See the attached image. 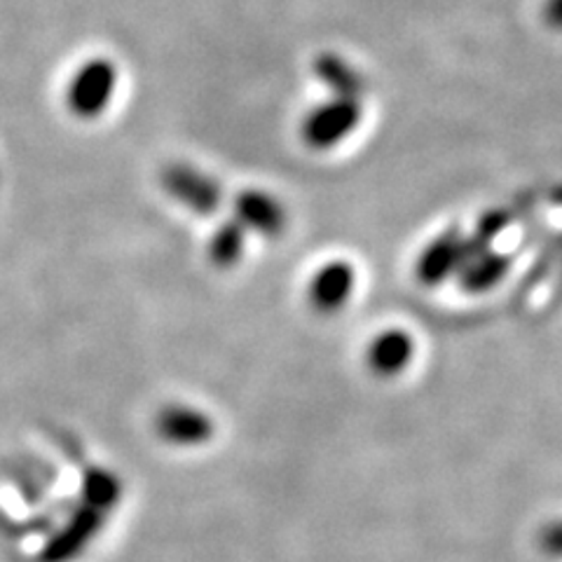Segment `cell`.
<instances>
[{"label": "cell", "mask_w": 562, "mask_h": 562, "mask_svg": "<svg viewBox=\"0 0 562 562\" xmlns=\"http://www.w3.org/2000/svg\"><path fill=\"white\" fill-rule=\"evenodd\" d=\"M467 260V235L460 227H448L427 241L415 260V279L422 286L438 289L454 279Z\"/></svg>", "instance_id": "4"}, {"label": "cell", "mask_w": 562, "mask_h": 562, "mask_svg": "<svg viewBox=\"0 0 562 562\" xmlns=\"http://www.w3.org/2000/svg\"><path fill=\"white\" fill-rule=\"evenodd\" d=\"M246 251V227L233 218L223 223L211 237L209 244V260L214 262L218 270H233L239 266V260Z\"/></svg>", "instance_id": "11"}, {"label": "cell", "mask_w": 562, "mask_h": 562, "mask_svg": "<svg viewBox=\"0 0 562 562\" xmlns=\"http://www.w3.org/2000/svg\"><path fill=\"white\" fill-rule=\"evenodd\" d=\"M415 351L417 345L411 330L401 326H386L368 340L363 361L373 375L392 380L408 371L411 363L415 361Z\"/></svg>", "instance_id": "6"}, {"label": "cell", "mask_w": 562, "mask_h": 562, "mask_svg": "<svg viewBox=\"0 0 562 562\" xmlns=\"http://www.w3.org/2000/svg\"><path fill=\"white\" fill-rule=\"evenodd\" d=\"M363 120V105L359 99L333 97L305 115L301 136L312 150H330L355 134Z\"/></svg>", "instance_id": "1"}, {"label": "cell", "mask_w": 562, "mask_h": 562, "mask_svg": "<svg viewBox=\"0 0 562 562\" xmlns=\"http://www.w3.org/2000/svg\"><path fill=\"white\" fill-rule=\"evenodd\" d=\"M508 223H512V216L504 209H490L473 225V233L467 235V254L473 251H483L495 246V239L506 231Z\"/></svg>", "instance_id": "12"}, {"label": "cell", "mask_w": 562, "mask_h": 562, "mask_svg": "<svg viewBox=\"0 0 562 562\" xmlns=\"http://www.w3.org/2000/svg\"><path fill=\"white\" fill-rule=\"evenodd\" d=\"M512 266H514L512 256L497 251L495 246H490V249L467 254L464 266L460 268L454 279L464 293L483 295V293L495 291L502 284Z\"/></svg>", "instance_id": "9"}, {"label": "cell", "mask_w": 562, "mask_h": 562, "mask_svg": "<svg viewBox=\"0 0 562 562\" xmlns=\"http://www.w3.org/2000/svg\"><path fill=\"white\" fill-rule=\"evenodd\" d=\"M117 87V68L109 59H90L82 64L66 87V105L70 115L97 120L109 109Z\"/></svg>", "instance_id": "2"}, {"label": "cell", "mask_w": 562, "mask_h": 562, "mask_svg": "<svg viewBox=\"0 0 562 562\" xmlns=\"http://www.w3.org/2000/svg\"><path fill=\"white\" fill-rule=\"evenodd\" d=\"M155 431L173 446H202L214 438V419L186 403H169L155 417Z\"/></svg>", "instance_id": "7"}, {"label": "cell", "mask_w": 562, "mask_h": 562, "mask_svg": "<svg viewBox=\"0 0 562 562\" xmlns=\"http://www.w3.org/2000/svg\"><path fill=\"white\" fill-rule=\"evenodd\" d=\"M162 188L169 198L200 216L216 214L223 200L221 186L216 183L214 176L186 162H173L165 167Z\"/></svg>", "instance_id": "3"}, {"label": "cell", "mask_w": 562, "mask_h": 562, "mask_svg": "<svg viewBox=\"0 0 562 562\" xmlns=\"http://www.w3.org/2000/svg\"><path fill=\"white\" fill-rule=\"evenodd\" d=\"M314 74L319 78L333 97H349V99H359L363 92V80L351 68L347 61L333 55H322L314 61Z\"/></svg>", "instance_id": "10"}, {"label": "cell", "mask_w": 562, "mask_h": 562, "mask_svg": "<svg viewBox=\"0 0 562 562\" xmlns=\"http://www.w3.org/2000/svg\"><path fill=\"white\" fill-rule=\"evenodd\" d=\"M235 218L246 227V233L262 237H279L286 231V209L272 192L249 188L235 200Z\"/></svg>", "instance_id": "8"}, {"label": "cell", "mask_w": 562, "mask_h": 562, "mask_svg": "<svg viewBox=\"0 0 562 562\" xmlns=\"http://www.w3.org/2000/svg\"><path fill=\"white\" fill-rule=\"evenodd\" d=\"M357 291V270L349 260L336 258L324 262L310 277L307 284V303L314 312L324 316L342 312L351 295Z\"/></svg>", "instance_id": "5"}]
</instances>
